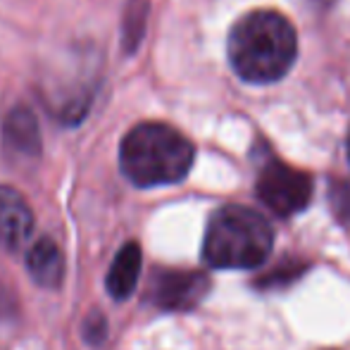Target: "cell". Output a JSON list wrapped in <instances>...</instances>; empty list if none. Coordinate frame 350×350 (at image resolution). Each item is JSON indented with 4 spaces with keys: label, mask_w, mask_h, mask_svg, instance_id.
<instances>
[{
    "label": "cell",
    "mask_w": 350,
    "mask_h": 350,
    "mask_svg": "<svg viewBox=\"0 0 350 350\" xmlns=\"http://www.w3.org/2000/svg\"><path fill=\"white\" fill-rule=\"evenodd\" d=\"M295 29L277 10H255L241 17L229 33V60L243 81L272 83L293 67Z\"/></svg>",
    "instance_id": "obj_1"
},
{
    "label": "cell",
    "mask_w": 350,
    "mask_h": 350,
    "mask_svg": "<svg viewBox=\"0 0 350 350\" xmlns=\"http://www.w3.org/2000/svg\"><path fill=\"white\" fill-rule=\"evenodd\" d=\"M193 160V143L162 122L136 124L120 146L122 174L139 189L179 184L191 172Z\"/></svg>",
    "instance_id": "obj_2"
},
{
    "label": "cell",
    "mask_w": 350,
    "mask_h": 350,
    "mask_svg": "<svg viewBox=\"0 0 350 350\" xmlns=\"http://www.w3.org/2000/svg\"><path fill=\"white\" fill-rule=\"evenodd\" d=\"M274 229L260 212L245 205H224L210 217L203 258L215 269H253L269 258Z\"/></svg>",
    "instance_id": "obj_3"
},
{
    "label": "cell",
    "mask_w": 350,
    "mask_h": 350,
    "mask_svg": "<svg viewBox=\"0 0 350 350\" xmlns=\"http://www.w3.org/2000/svg\"><path fill=\"white\" fill-rule=\"evenodd\" d=\"M255 193L277 217H293L312 200V176L281 160H269L260 170Z\"/></svg>",
    "instance_id": "obj_4"
},
{
    "label": "cell",
    "mask_w": 350,
    "mask_h": 350,
    "mask_svg": "<svg viewBox=\"0 0 350 350\" xmlns=\"http://www.w3.org/2000/svg\"><path fill=\"white\" fill-rule=\"evenodd\" d=\"M210 279L193 269H155L148 298L152 305L170 312L193 310L208 295Z\"/></svg>",
    "instance_id": "obj_5"
},
{
    "label": "cell",
    "mask_w": 350,
    "mask_h": 350,
    "mask_svg": "<svg viewBox=\"0 0 350 350\" xmlns=\"http://www.w3.org/2000/svg\"><path fill=\"white\" fill-rule=\"evenodd\" d=\"M33 234V212L27 198L12 186H0V245L19 250Z\"/></svg>",
    "instance_id": "obj_6"
},
{
    "label": "cell",
    "mask_w": 350,
    "mask_h": 350,
    "mask_svg": "<svg viewBox=\"0 0 350 350\" xmlns=\"http://www.w3.org/2000/svg\"><path fill=\"white\" fill-rule=\"evenodd\" d=\"M3 146L10 160L33 162L41 155V134L36 117L27 107H14L3 124Z\"/></svg>",
    "instance_id": "obj_7"
},
{
    "label": "cell",
    "mask_w": 350,
    "mask_h": 350,
    "mask_svg": "<svg viewBox=\"0 0 350 350\" xmlns=\"http://www.w3.org/2000/svg\"><path fill=\"white\" fill-rule=\"evenodd\" d=\"M141 265H143V253L141 245L136 241H129L120 248V253L115 255L110 265V272L105 279L107 293L115 300H126L136 291L141 277Z\"/></svg>",
    "instance_id": "obj_8"
},
{
    "label": "cell",
    "mask_w": 350,
    "mask_h": 350,
    "mask_svg": "<svg viewBox=\"0 0 350 350\" xmlns=\"http://www.w3.org/2000/svg\"><path fill=\"white\" fill-rule=\"evenodd\" d=\"M27 269L38 286L57 288L65 277V255H62L60 245L48 236L38 239L27 253Z\"/></svg>",
    "instance_id": "obj_9"
},
{
    "label": "cell",
    "mask_w": 350,
    "mask_h": 350,
    "mask_svg": "<svg viewBox=\"0 0 350 350\" xmlns=\"http://www.w3.org/2000/svg\"><path fill=\"white\" fill-rule=\"evenodd\" d=\"M332 205L341 221L350 224V179H341L332 189Z\"/></svg>",
    "instance_id": "obj_10"
},
{
    "label": "cell",
    "mask_w": 350,
    "mask_h": 350,
    "mask_svg": "<svg viewBox=\"0 0 350 350\" xmlns=\"http://www.w3.org/2000/svg\"><path fill=\"white\" fill-rule=\"evenodd\" d=\"M105 332H107V324H105V319H103V314L96 312L93 317L88 314L86 324H83V336H86V341L100 343L103 336H105Z\"/></svg>",
    "instance_id": "obj_11"
},
{
    "label": "cell",
    "mask_w": 350,
    "mask_h": 350,
    "mask_svg": "<svg viewBox=\"0 0 350 350\" xmlns=\"http://www.w3.org/2000/svg\"><path fill=\"white\" fill-rule=\"evenodd\" d=\"M348 155H350V136H348Z\"/></svg>",
    "instance_id": "obj_12"
}]
</instances>
